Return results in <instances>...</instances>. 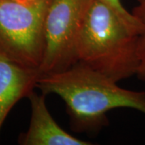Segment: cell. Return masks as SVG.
Instances as JSON below:
<instances>
[{"label": "cell", "instance_id": "6da1fadb", "mask_svg": "<svg viewBox=\"0 0 145 145\" xmlns=\"http://www.w3.org/2000/svg\"><path fill=\"white\" fill-rule=\"evenodd\" d=\"M36 87L44 95L55 93L65 103L72 128L96 131L108 124L106 114L131 108L145 114V92L121 88L117 82L82 63L62 72L43 75Z\"/></svg>", "mask_w": 145, "mask_h": 145}, {"label": "cell", "instance_id": "7a4b0ae2", "mask_svg": "<svg viewBox=\"0 0 145 145\" xmlns=\"http://www.w3.org/2000/svg\"><path fill=\"white\" fill-rule=\"evenodd\" d=\"M138 37L108 6L92 0L76 43L77 62L116 82L131 78L139 67Z\"/></svg>", "mask_w": 145, "mask_h": 145}, {"label": "cell", "instance_id": "3957f363", "mask_svg": "<svg viewBox=\"0 0 145 145\" xmlns=\"http://www.w3.org/2000/svg\"><path fill=\"white\" fill-rule=\"evenodd\" d=\"M52 0H0V53L22 66L40 69L44 24Z\"/></svg>", "mask_w": 145, "mask_h": 145}, {"label": "cell", "instance_id": "277c9868", "mask_svg": "<svg viewBox=\"0 0 145 145\" xmlns=\"http://www.w3.org/2000/svg\"><path fill=\"white\" fill-rule=\"evenodd\" d=\"M92 0H52L44 24L42 75L62 72L77 62L76 43Z\"/></svg>", "mask_w": 145, "mask_h": 145}, {"label": "cell", "instance_id": "5b68a950", "mask_svg": "<svg viewBox=\"0 0 145 145\" xmlns=\"http://www.w3.org/2000/svg\"><path fill=\"white\" fill-rule=\"evenodd\" d=\"M31 121L28 130L22 134L19 144L23 145H90L88 141L79 140L62 129L49 113L45 95L34 91L29 96Z\"/></svg>", "mask_w": 145, "mask_h": 145}, {"label": "cell", "instance_id": "8992f818", "mask_svg": "<svg viewBox=\"0 0 145 145\" xmlns=\"http://www.w3.org/2000/svg\"><path fill=\"white\" fill-rule=\"evenodd\" d=\"M42 76L40 69L22 66L0 53V131L13 106L33 92Z\"/></svg>", "mask_w": 145, "mask_h": 145}, {"label": "cell", "instance_id": "52a82bcc", "mask_svg": "<svg viewBox=\"0 0 145 145\" xmlns=\"http://www.w3.org/2000/svg\"><path fill=\"white\" fill-rule=\"evenodd\" d=\"M137 5L132 9V15L140 23L143 31L138 37L139 67L136 76L145 82V0H136Z\"/></svg>", "mask_w": 145, "mask_h": 145}, {"label": "cell", "instance_id": "ba28073f", "mask_svg": "<svg viewBox=\"0 0 145 145\" xmlns=\"http://www.w3.org/2000/svg\"><path fill=\"white\" fill-rule=\"evenodd\" d=\"M107 5L115 12L121 21L124 24L126 27L132 33L140 36L143 31V27L140 23L136 20L131 12H129L125 9V7L121 3L120 0H99Z\"/></svg>", "mask_w": 145, "mask_h": 145}, {"label": "cell", "instance_id": "9c48e42d", "mask_svg": "<svg viewBox=\"0 0 145 145\" xmlns=\"http://www.w3.org/2000/svg\"><path fill=\"white\" fill-rule=\"evenodd\" d=\"M21 1H24V2H31V1H35V0H21Z\"/></svg>", "mask_w": 145, "mask_h": 145}]
</instances>
